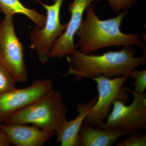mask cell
Instances as JSON below:
<instances>
[{
	"label": "cell",
	"mask_w": 146,
	"mask_h": 146,
	"mask_svg": "<svg viewBox=\"0 0 146 146\" xmlns=\"http://www.w3.org/2000/svg\"><path fill=\"white\" fill-rule=\"evenodd\" d=\"M128 131L103 129L84 123L80 131V146H111L122 136L130 134Z\"/></svg>",
	"instance_id": "cell-12"
},
{
	"label": "cell",
	"mask_w": 146,
	"mask_h": 146,
	"mask_svg": "<svg viewBox=\"0 0 146 146\" xmlns=\"http://www.w3.org/2000/svg\"><path fill=\"white\" fill-rule=\"evenodd\" d=\"M51 79L33 80L28 87L13 89L0 95V124L9 117L41 98L53 89Z\"/></svg>",
	"instance_id": "cell-8"
},
{
	"label": "cell",
	"mask_w": 146,
	"mask_h": 146,
	"mask_svg": "<svg viewBox=\"0 0 146 146\" xmlns=\"http://www.w3.org/2000/svg\"><path fill=\"white\" fill-rule=\"evenodd\" d=\"M13 17L5 16L0 22V63L17 83L27 81L28 73L24 46L16 35Z\"/></svg>",
	"instance_id": "cell-5"
},
{
	"label": "cell",
	"mask_w": 146,
	"mask_h": 146,
	"mask_svg": "<svg viewBox=\"0 0 146 146\" xmlns=\"http://www.w3.org/2000/svg\"><path fill=\"white\" fill-rule=\"evenodd\" d=\"M0 131H1V129H0Z\"/></svg>",
	"instance_id": "cell-21"
},
{
	"label": "cell",
	"mask_w": 146,
	"mask_h": 146,
	"mask_svg": "<svg viewBox=\"0 0 146 146\" xmlns=\"http://www.w3.org/2000/svg\"><path fill=\"white\" fill-rule=\"evenodd\" d=\"M123 89L132 94L133 98L132 103L127 106L121 101L115 100L106 122L97 125V127L131 133L146 129V94H138L124 86Z\"/></svg>",
	"instance_id": "cell-4"
},
{
	"label": "cell",
	"mask_w": 146,
	"mask_h": 146,
	"mask_svg": "<svg viewBox=\"0 0 146 146\" xmlns=\"http://www.w3.org/2000/svg\"><path fill=\"white\" fill-rule=\"evenodd\" d=\"M50 1H52L54 2L56 0H50Z\"/></svg>",
	"instance_id": "cell-19"
},
{
	"label": "cell",
	"mask_w": 146,
	"mask_h": 146,
	"mask_svg": "<svg viewBox=\"0 0 146 146\" xmlns=\"http://www.w3.org/2000/svg\"><path fill=\"white\" fill-rule=\"evenodd\" d=\"M133 46H123L120 50L101 55L86 54L75 49L67 56L69 69L64 76H74L76 80L80 81L86 78L104 76L113 78L129 74L146 63V52L142 56L136 57Z\"/></svg>",
	"instance_id": "cell-1"
},
{
	"label": "cell",
	"mask_w": 146,
	"mask_h": 146,
	"mask_svg": "<svg viewBox=\"0 0 146 146\" xmlns=\"http://www.w3.org/2000/svg\"><path fill=\"white\" fill-rule=\"evenodd\" d=\"M95 0H73L69 4L70 18L65 31L55 42L49 58H62L68 56L76 48L74 37L83 21L86 8Z\"/></svg>",
	"instance_id": "cell-9"
},
{
	"label": "cell",
	"mask_w": 146,
	"mask_h": 146,
	"mask_svg": "<svg viewBox=\"0 0 146 146\" xmlns=\"http://www.w3.org/2000/svg\"><path fill=\"white\" fill-rule=\"evenodd\" d=\"M102 0H95V1ZM109 3L111 9L114 12L119 13L121 11H127L136 4L138 0H105Z\"/></svg>",
	"instance_id": "cell-17"
},
{
	"label": "cell",
	"mask_w": 146,
	"mask_h": 146,
	"mask_svg": "<svg viewBox=\"0 0 146 146\" xmlns=\"http://www.w3.org/2000/svg\"><path fill=\"white\" fill-rule=\"evenodd\" d=\"M26 124H1L0 129L11 144L16 146H42L56 132L45 130Z\"/></svg>",
	"instance_id": "cell-10"
},
{
	"label": "cell",
	"mask_w": 146,
	"mask_h": 146,
	"mask_svg": "<svg viewBox=\"0 0 146 146\" xmlns=\"http://www.w3.org/2000/svg\"><path fill=\"white\" fill-rule=\"evenodd\" d=\"M67 113L61 93L52 89L33 103L10 115L3 123L26 124L56 132L67 120Z\"/></svg>",
	"instance_id": "cell-3"
},
{
	"label": "cell",
	"mask_w": 146,
	"mask_h": 146,
	"mask_svg": "<svg viewBox=\"0 0 146 146\" xmlns=\"http://www.w3.org/2000/svg\"><path fill=\"white\" fill-rule=\"evenodd\" d=\"M129 74L110 78L104 76L91 77L97 84L98 96L97 101L84 120L92 126L104 122L110 113L113 102L119 100L126 103L128 96L123 89V85Z\"/></svg>",
	"instance_id": "cell-6"
},
{
	"label": "cell",
	"mask_w": 146,
	"mask_h": 146,
	"mask_svg": "<svg viewBox=\"0 0 146 146\" xmlns=\"http://www.w3.org/2000/svg\"><path fill=\"white\" fill-rule=\"evenodd\" d=\"M94 97L86 104H77V116L73 119H67L56 131V143L61 146H80V131L85 118L97 101Z\"/></svg>",
	"instance_id": "cell-11"
},
{
	"label": "cell",
	"mask_w": 146,
	"mask_h": 146,
	"mask_svg": "<svg viewBox=\"0 0 146 146\" xmlns=\"http://www.w3.org/2000/svg\"><path fill=\"white\" fill-rule=\"evenodd\" d=\"M136 132L131 133V135L125 140L118 142L116 146H146V134H136Z\"/></svg>",
	"instance_id": "cell-16"
},
{
	"label": "cell",
	"mask_w": 146,
	"mask_h": 146,
	"mask_svg": "<svg viewBox=\"0 0 146 146\" xmlns=\"http://www.w3.org/2000/svg\"><path fill=\"white\" fill-rule=\"evenodd\" d=\"M129 77L134 80L133 91L138 94H143L146 89V70H137L136 69L131 71Z\"/></svg>",
	"instance_id": "cell-15"
},
{
	"label": "cell",
	"mask_w": 146,
	"mask_h": 146,
	"mask_svg": "<svg viewBox=\"0 0 146 146\" xmlns=\"http://www.w3.org/2000/svg\"><path fill=\"white\" fill-rule=\"evenodd\" d=\"M0 9L5 16L13 17L18 14L25 15L34 22L39 29H42L46 23V16L40 14L35 9L27 8L20 0H0Z\"/></svg>",
	"instance_id": "cell-13"
},
{
	"label": "cell",
	"mask_w": 146,
	"mask_h": 146,
	"mask_svg": "<svg viewBox=\"0 0 146 146\" xmlns=\"http://www.w3.org/2000/svg\"><path fill=\"white\" fill-rule=\"evenodd\" d=\"M86 18L83 20L76 35L78 42L77 49L89 54L107 47L139 46L143 42L137 33H125L121 31V25L127 14L123 11L114 18L100 19L95 13L94 4L86 8Z\"/></svg>",
	"instance_id": "cell-2"
},
{
	"label": "cell",
	"mask_w": 146,
	"mask_h": 146,
	"mask_svg": "<svg viewBox=\"0 0 146 146\" xmlns=\"http://www.w3.org/2000/svg\"><path fill=\"white\" fill-rule=\"evenodd\" d=\"M0 13H1V9H0Z\"/></svg>",
	"instance_id": "cell-20"
},
{
	"label": "cell",
	"mask_w": 146,
	"mask_h": 146,
	"mask_svg": "<svg viewBox=\"0 0 146 146\" xmlns=\"http://www.w3.org/2000/svg\"><path fill=\"white\" fill-rule=\"evenodd\" d=\"M46 9V23L42 29L35 28L30 35L32 48L35 50L39 62L44 64L49 59V54L55 42L62 34L67 24L60 21V11L64 0H56L54 3L48 5L36 0Z\"/></svg>",
	"instance_id": "cell-7"
},
{
	"label": "cell",
	"mask_w": 146,
	"mask_h": 146,
	"mask_svg": "<svg viewBox=\"0 0 146 146\" xmlns=\"http://www.w3.org/2000/svg\"><path fill=\"white\" fill-rule=\"evenodd\" d=\"M16 83L10 74L0 63V95L16 89Z\"/></svg>",
	"instance_id": "cell-14"
},
{
	"label": "cell",
	"mask_w": 146,
	"mask_h": 146,
	"mask_svg": "<svg viewBox=\"0 0 146 146\" xmlns=\"http://www.w3.org/2000/svg\"><path fill=\"white\" fill-rule=\"evenodd\" d=\"M10 145L7 136L3 131H0V146H9Z\"/></svg>",
	"instance_id": "cell-18"
}]
</instances>
